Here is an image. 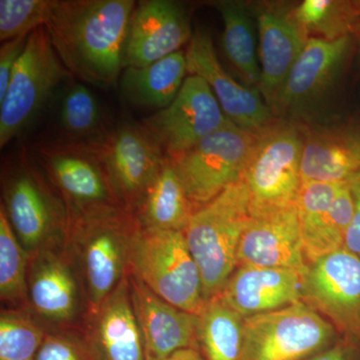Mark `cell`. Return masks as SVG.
<instances>
[{"instance_id": "obj_10", "label": "cell", "mask_w": 360, "mask_h": 360, "mask_svg": "<svg viewBox=\"0 0 360 360\" xmlns=\"http://www.w3.org/2000/svg\"><path fill=\"white\" fill-rule=\"evenodd\" d=\"M231 123L207 82L189 75L172 103L144 118L141 125L174 160Z\"/></svg>"}, {"instance_id": "obj_37", "label": "cell", "mask_w": 360, "mask_h": 360, "mask_svg": "<svg viewBox=\"0 0 360 360\" xmlns=\"http://www.w3.org/2000/svg\"><path fill=\"white\" fill-rule=\"evenodd\" d=\"M354 202V213L348 227L343 248L360 257V174L348 181Z\"/></svg>"}, {"instance_id": "obj_1", "label": "cell", "mask_w": 360, "mask_h": 360, "mask_svg": "<svg viewBox=\"0 0 360 360\" xmlns=\"http://www.w3.org/2000/svg\"><path fill=\"white\" fill-rule=\"evenodd\" d=\"M134 0H52L45 28L71 75L110 89L124 70Z\"/></svg>"}, {"instance_id": "obj_16", "label": "cell", "mask_w": 360, "mask_h": 360, "mask_svg": "<svg viewBox=\"0 0 360 360\" xmlns=\"http://www.w3.org/2000/svg\"><path fill=\"white\" fill-rule=\"evenodd\" d=\"M193 32L184 6L172 0L137 2L125 47L124 68H143L191 41Z\"/></svg>"}, {"instance_id": "obj_22", "label": "cell", "mask_w": 360, "mask_h": 360, "mask_svg": "<svg viewBox=\"0 0 360 360\" xmlns=\"http://www.w3.org/2000/svg\"><path fill=\"white\" fill-rule=\"evenodd\" d=\"M303 276L295 270L239 265L219 296L246 319L302 302Z\"/></svg>"}, {"instance_id": "obj_12", "label": "cell", "mask_w": 360, "mask_h": 360, "mask_svg": "<svg viewBox=\"0 0 360 360\" xmlns=\"http://www.w3.org/2000/svg\"><path fill=\"white\" fill-rule=\"evenodd\" d=\"M302 302L347 340L360 338V257L341 248L309 264Z\"/></svg>"}, {"instance_id": "obj_21", "label": "cell", "mask_w": 360, "mask_h": 360, "mask_svg": "<svg viewBox=\"0 0 360 360\" xmlns=\"http://www.w3.org/2000/svg\"><path fill=\"white\" fill-rule=\"evenodd\" d=\"M257 30L260 65L258 90L272 111L284 82L309 39L296 22L292 13L277 7L262 9L258 13Z\"/></svg>"}, {"instance_id": "obj_19", "label": "cell", "mask_w": 360, "mask_h": 360, "mask_svg": "<svg viewBox=\"0 0 360 360\" xmlns=\"http://www.w3.org/2000/svg\"><path fill=\"white\" fill-rule=\"evenodd\" d=\"M84 338L96 360H146L129 276L98 307L86 312Z\"/></svg>"}, {"instance_id": "obj_6", "label": "cell", "mask_w": 360, "mask_h": 360, "mask_svg": "<svg viewBox=\"0 0 360 360\" xmlns=\"http://www.w3.org/2000/svg\"><path fill=\"white\" fill-rule=\"evenodd\" d=\"M303 134L295 125L272 122L258 132L243 174L250 217L296 205L302 186Z\"/></svg>"}, {"instance_id": "obj_25", "label": "cell", "mask_w": 360, "mask_h": 360, "mask_svg": "<svg viewBox=\"0 0 360 360\" xmlns=\"http://www.w3.org/2000/svg\"><path fill=\"white\" fill-rule=\"evenodd\" d=\"M193 212L184 184L167 158L134 214L142 229L184 232Z\"/></svg>"}, {"instance_id": "obj_11", "label": "cell", "mask_w": 360, "mask_h": 360, "mask_svg": "<svg viewBox=\"0 0 360 360\" xmlns=\"http://www.w3.org/2000/svg\"><path fill=\"white\" fill-rule=\"evenodd\" d=\"M32 151L63 196L68 213L122 206L98 149L56 141L37 144Z\"/></svg>"}, {"instance_id": "obj_20", "label": "cell", "mask_w": 360, "mask_h": 360, "mask_svg": "<svg viewBox=\"0 0 360 360\" xmlns=\"http://www.w3.org/2000/svg\"><path fill=\"white\" fill-rule=\"evenodd\" d=\"M349 44V35L307 40L276 97L274 115L302 112L319 101L333 84Z\"/></svg>"}, {"instance_id": "obj_5", "label": "cell", "mask_w": 360, "mask_h": 360, "mask_svg": "<svg viewBox=\"0 0 360 360\" xmlns=\"http://www.w3.org/2000/svg\"><path fill=\"white\" fill-rule=\"evenodd\" d=\"M130 274L177 309L200 314L206 300L200 269L184 232L139 226L130 251Z\"/></svg>"}, {"instance_id": "obj_27", "label": "cell", "mask_w": 360, "mask_h": 360, "mask_svg": "<svg viewBox=\"0 0 360 360\" xmlns=\"http://www.w3.org/2000/svg\"><path fill=\"white\" fill-rule=\"evenodd\" d=\"M245 317L215 296L198 314L196 342L205 360H243Z\"/></svg>"}, {"instance_id": "obj_7", "label": "cell", "mask_w": 360, "mask_h": 360, "mask_svg": "<svg viewBox=\"0 0 360 360\" xmlns=\"http://www.w3.org/2000/svg\"><path fill=\"white\" fill-rule=\"evenodd\" d=\"M70 75L45 26L30 33L6 96L0 101V148L28 129Z\"/></svg>"}, {"instance_id": "obj_30", "label": "cell", "mask_w": 360, "mask_h": 360, "mask_svg": "<svg viewBox=\"0 0 360 360\" xmlns=\"http://www.w3.org/2000/svg\"><path fill=\"white\" fill-rule=\"evenodd\" d=\"M30 253L18 240L4 208L0 207V297L20 309L28 307Z\"/></svg>"}, {"instance_id": "obj_35", "label": "cell", "mask_w": 360, "mask_h": 360, "mask_svg": "<svg viewBox=\"0 0 360 360\" xmlns=\"http://www.w3.org/2000/svg\"><path fill=\"white\" fill-rule=\"evenodd\" d=\"M35 360H96L84 336L68 329L51 330Z\"/></svg>"}, {"instance_id": "obj_32", "label": "cell", "mask_w": 360, "mask_h": 360, "mask_svg": "<svg viewBox=\"0 0 360 360\" xmlns=\"http://www.w3.org/2000/svg\"><path fill=\"white\" fill-rule=\"evenodd\" d=\"M354 13L349 4L333 0H304L292 11L296 22L307 34L314 30L326 39L347 37Z\"/></svg>"}, {"instance_id": "obj_28", "label": "cell", "mask_w": 360, "mask_h": 360, "mask_svg": "<svg viewBox=\"0 0 360 360\" xmlns=\"http://www.w3.org/2000/svg\"><path fill=\"white\" fill-rule=\"evenodd\" d=\"M224 22L222 46L227 59L238 70L248 86L258 89L260 80L257 34L245 4L234 0L212 2Z\"/></svg>"}, {"instance_id": "obj_4", "label": "cell", "mask_w": 360, "mask_h": 360, "mask_svg": "<svg viewBox=\"0 0 360 360\" xmlns=\"http://www.w3.org/2000/svg\"><path fill=\"white\" fill-rule=\"evenodd\" d=\"M4 208L13 231L30 255L65 245V201L39 163L25 153L13 163L4 186Z\"/></svg>"}, {"instance_id": "obj_29", "label": "cell", "mask_w": 360, "mask_h": 360, "mask_svg": "<svg viewBox=\"0 0 360 360\" xmlns=\"http://www.w3.org/2000/svg\"><path fill=\"white\" fill-rule=\"evenodd\" d=\"M343 184L305 182L300 186L296 208L303 251L309 264L323 257L322 246L328 212Z\"/></svg>"}, {"instance_id": "obj_13", "label": "cell", "mask_w": 360, "mask_h": 360, "mask_svg": "<svg viewBox=\"0 0 360 360\" xmlns=\"http://www.w3.org/2000/svg\"><path fill=\"white\" fill-rule=\"evenodd\" d=\"M30 311L40 321L66 326L87 307L82 277L65 245L30 255L27 276Z\"/></svg>"}, {"instance_id": "obj_14", "label": "cell", "mask_w": 360, "mask_h": 360, "mask_svg": "<svg viewBox=\"0 0 360 360\" xmlns=\"http://www.w3.org/2000/svg\"><path fill=\"white\" fill-rule=\"evenodd\" d=\"M99 153L123 207L134 213L167 158L141 124L125 122L112 129Z\"/></svg>"}, {"instance_id": "obj_34", "label": "cell", "mask_w": 360, "mask_h": 360, "mask_svg": "<svg viewBox=\"0 0 360 360\" xmlns=\"http://www.w3.org/2000/svg\"><path fill=\"white\" fill-rule=\"evenodd\" d=\"M354 213V198L349 184L345 182L336 194L328 212L323 236V257L343 248L345 236L352 224Z\"/></svg>"}, {"instance_id": "obj_15", "label": "cell", "mask_w": 360, "mask_h": 360, "mask_svg": "<svg viewBox=\"0 0 360 360\" xmlns=\"http://www.w3.org/2000/svg\"><path fill=\"white\" fill-rule=\"evenodd\" d=\"M187 72L198 75L210 85L234 125L258 134L274 122V115L259 90L238 84L220 63L210 33L202 28L193 32L186 53Z\"/></svg>"}, {"instance_id": "obj_24", "label": "cell", "mask_w": 360, "mask_h": 360, "mask_svg": "<svg viewBox=\"0 0 360 360\" xmlns=\"http://www.w3.org/2000/svg\"><path fill=\"white\" fill-rule=\"evenodd\" d=\"M186 72V53L179 51L153 65L124 68L120 89L124 98L134 105L160 111L179 96Z\"/></svg>"}, {"instance_id": "obj_18", "label": "cell", "mask_w": 360, "mask_h": 360, "mask_svg": "<svg viewBox=\"0 0 360 360\" xmlns=\"http://www.w3.org/2000/svg\"><path fill=\"white\" fill-rule=\"evenodd\" d=\"M129 279L146 360L165 359L184 348L198 349V315L165 302L130 272Z\"/></svg>"}, {"instance_id": "obj_26", "label": "cell", "mask_w": 360, "mask_h": 360, "mask_svg": "<svg viewBox=\"0 0 360 360\" xmlns=\"http://www.w3.org/2000/svg\"><path fill=\"white\" fill-rule=\"evenodd\" d=\"M58 141L98 148L110 136L103 108L86 85L70 84L61 94L58 110Z\"/></svg>"}, {"instance_id": "obj_17", "label": "cell", "mask_w": 360, "mask_h": 360, "mask_svg": "<svg viewBox=\"0 0 360 360\" xmlns=\"http://www.w3.org/2000/svg\"><path fill=\"white\" fill-rule=\"evenodd\" d=\"M245 264L307 274L309 262L303 251L296 205L250 217L238 253V266Z\"/></svg>"}, {"instance_id": "obj_3", "label": "cell", "mask_w": 360, "mask_h": 360, "mask_svg": "<svg viewBox=\"0 0 360 360\" xmlns=\"http://www.w3.org/2000/svg\"><path fill=\"white\" fill-rule=\"evenodd\" d=\"M250 219V194L241 177L189 220L184 236L200 269L206 302L221 293L238 269L239 243Z\"/></svg>"}, {"instance_id": "obj_33", "label": "cell", "mask_w": 360, "mask_h": 360, "mask_svg": "<svg viewBox=\"0 0 360 360\" xmlns=\"http://www.w3.org/2000/svg\"><path fill=\"white\" fill-rule=\"evenodd\" d=\"M52 0H1L0 41L28 37L49 18Z\"/></svg>"}, {"instance_id": "obj_36", "label": "cell", "mask_w": 360, "mask_h": 360, "mask_svg": "<svg viewBox=\"0 0 360 360\" xmlns=\"http://www.w3.org/2000/svg\"><path fill=\"white\" fill-rule=\"evenodd\" d=\"M28 37L8 40L0 47V101L6 96L14 68L25 51Z\"/></svg>"}, {"instance_id": "obj_31", "label": "cell", "mask_w": 360, "mask_h": 360, "mask_svg": "<svg viewBox=\"0 0 360 360\" xmlns=\"http://www.w3.org/2000/svg\"><path fill=\"white\" fill-rule=\"evenodd\" d=\"M49 331L25 309H2L0 360H35Z\"/></svg>"}, {"instance_id": "obj_8", "label": "cell", "mask_w": 360, "mask_h": 360, "mask_svg": "<svg viewBox=\"0 0 360 360\" xmlns=\"http://www.w3.org/2000/svg\"><path fill=\"white\" fill-rule=\"evenodd\" d=\"M243 360H307L333 347L336 329L303 302L245 319Z\"/></svg>"}, {"instance_id": "obj_38", "label": "cell", "mask_w": 360, "mask_h": 360, "mask_svg": "<svg viewBox=\"0 0 360 360\" xmlns=\"http://www.w3.org/2000/svg\"><path fill=\"white\" fill-rule=\"evenodd\" d=\"M307 360H356V347L352 340L345 338Z\"/></svg>"}, {"instance_id": "obj_39", "label": "cell", "mask_w": 360, "mask_h": 360, "mask_svg": "<svg viewBox=\"0 0 360 360\" xmlns=\"http://www.w3.org/2000/svg\"><path fill=\"white\" fill-rule=\"evenodd\" d=\"M160 360H205L200 352L195 348H184L179 352H174V354Z\"/></svg>"}, {"instance_id": "obj_23", "label": "cell", "mask_w": 360, "mask_h": 360, "mask_svg": "<svg viewBox=\"0 0 360 360\" xmlns=\"http://www.w3.org/2000/svg\"><path fill=\"white\" fill-rule=\"evenodd\" d=\"M303 134L302 184H343L360 174V137L335 129Z\"/></svg>"}, {"instance_id": "obj_2", "label": "cell", "mask_w": 360, "mask_h": 360, "mask_svg": "<svg viewBox=\"0 0 360 360\" xmlns=\"http://www.w3.org/2000/svg\"><path fill=\"white\" fill-rule=\"evenodd\" d=\"M65 248L82 277L89 310L96 309L129 276L139 220L122 206L68 213Z\"/></svg>"}, {"instance_id": "obj_9", "label": "cell", "mask_w": 360, "mask_h": 360, "mask_svg": "<svg viewBox=\"0 0 360 360\" xmlns=\"http://www.w3.org/2000/svg\"><path fill=\"white\" fill-rule=\"evenodd\" d=\"M257 135L231 123L170 160L194 212L243 177Z\"/></svg>"}]
</instances>
